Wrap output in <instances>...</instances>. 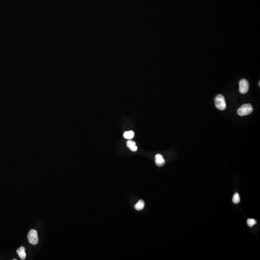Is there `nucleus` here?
<instances>
[{
  "mask_svg": "<svg viewBox=\"0 0 260 260\" xmlns=\"http://www.w3.org/2000/svg\"><path fill=\"white\" fill-rule=\"evenodd\" d=\"M214 102L216 107L218 108V110H224L226 108V100L224 96L222 94H218L216 96Z\"/></svg>",
  "mask_w": 260,
  "mask_h": 260,
  "instance_id": "f257e3e1",
  "label": "nucleus"
},
{
  "mask_svg": "<svg viewBox=\"0 0 260 260\" xmlns=\"http://www.w3.org/2000/svg\"><path fill=\"white\" fill-rule=\"evenodd\" d=\"M253 107L250 104H247L242 105L237 110V114L240 116L248 115L253 112Z\"/></svg>",
  "mask_w": 260,
  "mask_h": 260,
  "instance_id": "f03ea898",
  "label": "nucleus"
},
{
  "mask_svg": "<svg viewBox=\"0 0 260 260\" xmlns=\"http://www.w3.org/2000/svg\"><path fill=\"white\" fill-rule=\"evenodd\" d=\"M28 241L32 245H37L39 242L38 236L37 231L34 229H31L29 231L28 235Z\"/></svg>",
  "mask_w": 260,
  "mask_h": 260,
  "instance_id": "7ed1b4c3",
  "label": "nucleus"
},
{
  "mask_svg": "<svg viewBox=\"0 0 260 260\" xmlns=\"http://www.w3.org/2000/svg\"><path fill=\"white\" fill-rule=\"evenodd\" d=\"M249 89V83L247 80H241L239 83V90L240 93L245 94L247 93Z\"/></svg>",
  "mask_w": 260,
  "mask_h": 260,
  "instance_id": "20e7f679",
  "label": "nucleus"
},
{
  "mask_svg": "<svg viewBox=\"0 0 260 260\" xmlns=\"http://www.w3.org/2000/svg\"><path fill=\"white\" fill-rule=\"evenodd\" d=\"M155 163L157 166L159 167H161L165 164V161L161 155L158 154L156 155Z\"/></svg>",
  "mask_w": 260,
  "mask_h": 260,
  "instance_id": "39448f33",
  "label": "nucleus"
},
{
  "mask_svg": "<svg viewBox=\"0 0 260 260\" xmlns=\"http://www.w3.org/2000/svg\"><path fill=\"white\" fill-rule=\"evenodd\" d=\"M25 249L23 246H21L18 249L17 253L18 254V256L21 260H25L26 257V253L25 252Z\"/></svg>",
  "mask_w": 260,
  "mask_h": 260,
  "instance_id": "423d86ee",
  "label": "nucleus"
},
{
  "mask_svg": "<svg viewBox=\"0 0 260 260\" xmlns=\"http://www.w3.org/2000/svg\"><path fill=\"white\" fill-rule=\"evenodd\" d=\"M126 145L128 148L132 151L135 152L137 150V147L135 142L131 140L128 141Z\"/></svg>",
  "mask_w": 260,
  "mask_h": 260,
  "instance_id": "0eeeda50",
  "label": "nucleus"
},
{
  "mask_svg": "<svg viewBox=\"0 0 260 260\" xmlns=\"http://www.w3.org/2000/svg\"><path fill=\"white\" fill-rule=\"evenodd\" d=\"M145 207V202L143 200H140L134 206V208L137 210L140 211L142 210Z\"/></svg>",
  "mask_w": 260,
  "mask_h": 260,
  "instance_id": "6e6552de",
  "label": "nucleus"
},
{
  "mask_svg": "<svg viewBox=\"0 0 260 260\" xmlns=\"http://www.w3.org/2000/svg\"><path fill=\"white\" fill-rule=\"evenodd\" d=\"M123 137L126 139L130 140V139H132L134 137V133L132 131H125V133H124Z\"/></svg>",
  "mask_w": 260,
  "mask_h": 260,
  "instance_id": "1a4fd4ad",
  "label": "nucleus"
},
{
  "mask_svg": "<svg viewBox=\"0 0 260 260\" xmlns=\"http://www.w3.org/2000/svg\"><path fill=\"white\" fill-rule=\"evenodd\" d=\"M232 200H233V202L234 203H235V204H238V203H239L240 202V195L238 194V193H236L234 195Z\"/></svg>",
  "mask_w": 260,
  "mask_h": 260,
  "instance_id": "9d476101",
  "label": "nucleus"
},
{
  "mask_svg": "<svg viewBox=\"0 0 260 260\" xmlns=\"http://www.w3.org/2000/svg\"><path fill=\"white\" fill-rule=\"evenodd\" d=\"M247 224L250 227H252L256 224V221L253 219H248L247 220Z\"/></svg>",
  "mask_w": 260,
  "mask_h": 260,
  "instance_id": "9b49d317",
  "label": "nucleus"
},
{
  "mask_svg": "<svg viewBox=\"0 0 260 260\" xmlns=\"http://www.w3.org/2000/svg\"><path fill=\"white\" fill-rule=\"evenodd\" d=\"M259 85L260 86V82H259Z\"/></svg>",
  "mask_w": 260,
  "mask_h": 260,
  "instance_id": "f8f14e48",
  "label": "nucleus"
},
{
  "mask_svg": "<svg viewBox=\"0 0 260 260\" xmlns=\"http://www.w3.org/2000/svg\"><path fill=\"white\" fill-rule=\"evenodd\" d=\"M13 260H17V259H13Z\"/></svg>",
  "mask_w": 260,
  "mask_h": 260,
  "instance_id": "ddd939ff",
  "label": "nucleus"
}]
</instances>
